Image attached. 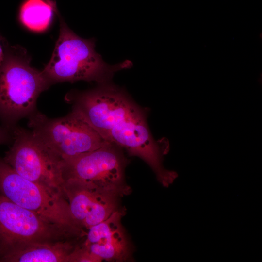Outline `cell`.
<instances>
[{
    "label": "cell",
    "instance_id": "6",
    "mask_svg": "<svg viewBox=\"0 0 262 262\" xmlns=\"http://www.w3.org/2000/svg\"><path fill=\"white\" fill-rule=\"evenodd\" d=\"M28 118L31 131L63 160L92 151L107 142L72 110L56 118L36 110Z\"/></svg>",
    "mask_w": 262,
    "mask_h": 262
},
{
    "label": "cell",
    "instance_id": "12",
    "mask_svg": "<svg viewBox=\"0 0 262 262\" xmlns=\"http://www.w3.org/2000/svg\"><path fill=\"white\" fill-rule=\"evenodd\" d=\"M75 245L70 240L32 243L3 257L0 262H69Z\"/></svg>",
    "mask_w": 262,
    "mask_h": 262
},
{
    "label": "cell",
    "instance_id": "3",
    "mask_svg": "<svg viewBox=\"0 0 262 262\" xmlns=\"http://www.w3.org/2000/svg\"><path fill=\"white\" fill-rule=\"evenodd\" d=\"M9 130L12 144L5 162L24 178L65 197L63 159L32 131L16 125Z\"/></svg>",
    "mask_w": 262,
    "mask_h": 262
},
{
    "label": "cell",
    "instance_id": "10",
    "mask_svg": "<svg viewBox=\"0 0 262 262\" xmlns=\"http://www.w3.org/2000/svg\"><path fill=\"white\" fill-rule=\"evenodd\" d=\"M64 193L73 219L82 229L100 223L119 209V196L75 179L66 180Z\"/></svg>",
    "mask_w": 262,
    "mask_h": 262
},
{
    "label": "cell",
    "instance_id": "4",
    "mask_svg": "<svg viewBox=\"0 0 262 262\" xmlns=\"http://www.w3.org/2000/svg\"><path fill=\"white\" fill-rule=\"evenodd\" d=\"M0 194L79 237L85 235L73 219L65 196L22 177L0 157Z\"/></svg>",
    "mask_w": 262,
    "mask_h": 262
},
{
    "label": "cell",
    "instance_id": "15",
    "mask_svg": "<svg viewBox=\"0 0 262 262\" xmlns=\"http://www.w3.org/2000/svg\"><path fill=\"white\" fill-rule=\"evenodd\" d=\"M7 48L5 41L0 34V66L5 59Z\"/></svg>",
    "mask_w": 262,
    "mask_h": 262
},
{
    "label": "cell",
    "instance_id": "13",
    "mask_svg": "<svg viewBox=\"0 0 262 262\" xmlns=\"http://www.w3.org/2000/svg\"><path fill=\"white\" fill-rule=\"evenodd\" d=\"M54 11L50 0H27L20 10V18L23 24L34 31H42L49 26Z\"/></svg>",
    "mask_w": 262,
    "mask_h": 262
},
{
    "label": "cell",
    "instance_id": "2",
    "mask_svg": "<svg viewBox=\"0 0 262 262\" xmlns=\"http://www.w3.org/2000/svg\"><path fill=\"white\" fill-rule=\"evenodd\" d=\"M30 62L21 48L8 47L0 66V120L9 130L37 110L39 96L50 86Z\"/></svg>",
    "mask_w": 262,
    "mask_h": 262
},
{
    "label": "cell",
    "instance_id": "14",
    "mask_svg": "<svg viewBox=\"0 0 262 262\" xmlns=\"http://www.w3.org/2000/svg\"><path fill=\"white\" fill-rule=\"evenodd\" d=\"M12 141L10 131L3 126L0 125V145L7 144Z\"/></svg>",
    "mask_w": 262,
    "mask_h": 262
},
{
    "label": "cell",
    "instance_id": "5",
    "mask_svg": "<svg viewBox=\"0 0 262 262\" xmlns=\"http://www.w3.org/2000/svg\"><path fill=\"white\" fill-rule=\"evenodd\" d=\"M66 98L72 104V111L105 140L114 127L143 111L123 88L111 82L88 90L72 91Z\"/></svg>",
    "mask_w": 262,
    "mask_h": 262
},
{
    "label": "cell",
    "instance_id": "11",
    "mask_svg": "<svg viewBox=\"0 0 262 262\" xmlns=\"http://www.w3.org/2000/svg\"><path fill=\"white\" fill-rule=\"evenodd\" d=\"M123 213L119 209L105 220L87 229L82 245L99 262H121L129 257V244L121 223Z\"/></svg>",
    "mask_w": 262,
    "mask_h": 262
},
{
    "label": "cell",
    "instance_id": "1",
    "mask_svg": "<svg viewBox=\"0 0 262 262\" xmlns=\"http://www.w3.org/2000/svg\"><path fill=\"white\" fill-rule=\"evenodd\" d=\"M58 15L59 37L49 61L42 71L50 86L78 81L108 83L116 72L132 66L129 60L113 65L105 63L95 51V40L77 35Z\"/></svg>",
    "mask_w": 262,
    "mask_h": 262
},
{
    "label": "cell",
    "instance_id": "9",
    "mask_svg": "<svg viewBox=\"0 0 262 262\" xmlns=\"http://www.w3.org/2000/svg\"><path fill=\"white\" fill-rule=\"evenodd\" d=\"M106 140L125 149L130 155L143 160L163 185H169L177 177L176 172L164 167L163 156L168 150V142L166 139L154 140L147 125L144 111L114 127Z\"/></svg>",
    "mask_w": 262,
    "mask_h": 262
},
{
    "label": "cell",
    "instance_id": "8",
    "mask_svg": "<svg viewBox=\"0 0 262 262\" xmlns=\"http://www.w3.org/2000/svg\"><path fill=\"white\" fill-rule=\"evenodd\" d=\"M63 160L66 181L75 179L119 196L129 191L124 179L126 162L122 148L113 143L107 141L96 150Z\"/></svg>",
    "mask_w": 262,
    "mask_h": 262
},
{
    "label": "cell",
    "instance_id": "7",
    "mask_svg": "<svg viewBox=\"0 0 262 262\" xmlns=\"http://www.w3.org/2000/svg\"><path fill=\"white\" fill-rule=\"evenodd\" d=\"M77 237L72 232L47 221L0 194V260L28 244Z\"/></svg>",
    "mask_w": 262,
    "mask_h": 262
}]
</instances>
